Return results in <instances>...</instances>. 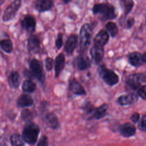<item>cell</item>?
Returning <instances> with one entry per match:
<instances>
[{"label": "cell", "mask_w": 146, "mask_h": 146, "mask_svg": "<svg viewBox=\"0 0 146 146\" xmlns=\"http://www.w3.org/2000/svg\"><path fill=\"white\" fill-rule=\"evenodd\" d=\"M92 12L95 15H98L102 21L113 19L117 17V13L114 6L108 3H98L94 6Z\"/></svg>", "instance_id": "cell-1"}, {"label": "cell", "mask_w": 146, "mask_h": 146, "mask_svg": "<svg viewBox=\"0 0 146 146\" xmlns=\"http://www.w3.org/2000/svg\"><path fill=\"white\" fill-rule=\"evenodd\" d=\"M39 133V127L31 121L26 123L25 124L22 131V136L25 143L30 145H34L38 140Z\"/></svg>", "instance_id": "cell-2"}, {"label": "cell", "mask_w": 146, "mask_h": 146, "mask_svg": "<svg viewBox=\"0 0 146 146\" xmlns=\"http://www.w3.org/2000/svg\"><path fill=\"white\" fill-rule=\"evenodd\" d=\"M92 36V29L88 23L84 24L80 28L79 32V46L82 52H85L88 50Z\"/></svg>", "instance_id": "cell-3"}, {"label": "cell", "mask_w": 146, "mask_h": 146, "mask_svg": "<svg viewBox=\"0 0 146 146\" xmlns=\"http://www.w3.org/2000/svg\"><path fill=\"white\" fill-rule=\"evenodd\" d=\"M97 71L103 80L110 86H115L119 82V75L113 70L106 67L104 64L100 65Z\"/></svg>", "instance_id": "cell-4"}, {"label": "cell", "mask_w": 146, "mask_h": 146, "mask_svg": "<svg viewBox=\"0 0 146 146\" xmlns=\"http://www.w3.org/2000/svg\"><path fill=\"white\" fill-rule=\"evenodd\" d=\"M29 68L34 79L43 83L45 80V75L42 62L37 59L33 58L29 62Z\"/></svg>", "instance_id": "cell-5"}, {"label": "cell", "mask_w": 146, "mask_h": 146, "mask_svg": "<svg viewBox=\"0 0 146 146\" xmlns=\"http://www.w3.org/2000/svg\"><path fill=\"white\" fill-rule=\"evenodd\" d=\"M21 2L22 0H14L7 7L2 15V21L3 22H8L15 16L21 7Z\"/></svg>", "instance_id": "cell-6"}, {"label": "cell", "mask_w": 146, "mask_h": 146, "mask_svg": "<svg viewBox=\"0 0 146 146\" xmlns=\"http://www.w3.org/2000/svg\"><path fill=\"white\" fill-rule=\"evenodd\" d=\"M36 24V22L35 17L30 14L25 15L21 21L22 29L29 33H33L35 31Z\"/></svg>", "instance_id": "cell-7"}, {"label": "cell", "mask_w": 146, "mask_h": 146, "mask_svg": "<svg viewBox=\"0 0 146 146\" xmlns=\"http://www.w3.org/2000/svg\"><path fill=\"white\" fill-rule=\"evenodd\" d=\"M74 65L78 70L80 71H84L90 68L91 66V61L87 55L82 52V54H80L75 58Z\"/></svg>", "instance_id": "cell-8"}, {"label": "cell", "mask_w": 146, "mask_h": 146, "mask_svg": "<svg viewBox=\"0 0 146 146\" xmlns=\"http://www.w3.org/2000/svg\"><path fill=\"white\" fill-rule=\"evenodd\" d=\"M90 55L92 62L95 64H99L102 61L104 55V47L94 44L90 48Z\"/></svg>", "instance_id": "cell-9"}, {"label": "cell", "mask_w": 146, "mask_h": 146, "mask_svg": "<svg viewBox=\"0 0 146 146\" xmlns=\"http://www.w3.org/2000/svg\"><path fill=\"white\" fill-rule=\"evenodd\" d=\"M143 83L140 73L132 74L127 76L125 80L127 86L132 90H137Z\"/></svg>", "instance_id": "cell-10"}, {"label": "cell", "mask_w": 146, "mask_h": 146, "mask_svg": "<svg viewBox=\"0 0 146 146\" xmlns=\"http://www.w3.org/2000/svg\"><path fill=\"white\" fill-rule=\"evenodd\" d=\"M68 89L71 92L76 95L83 96L87 94L82 84L74 78H72L69 80Z\"/></svg>", "instance_id": "cell-11"}, {"label": "cell", "mask_w": 146, "mask_h": 146, "mask_svg": "<svg viewBox=\"0 0 146 146\" xmlns=\"http://www.w3.org/2000/svg\"><path fill=\"white\" fill-rule=\"evenodd\" d=\"M119 131L124 137H130L136 133V128L132 123L127 122L119 125Z\"/></svg>", "instance_id": "cell-12"}, {"label": "cell", "mask_w": 146, "mask_h": 146, "mask_svg": "<svg viewBox=\"0 0 146 146\" xmlns=\"http://www.w3.org/2000/svg\"><path fill=\"white\" fill-rule=\"evenodd\" d=\"M27 48L30 51L35 54H38L40 51V41L37 35L31 34L29 36Z\"/></svg>", "instance_id": "cell-13"}, {"label": "cell", "mask_w": 146, "mask_h": 146, "mask_svg": "<svg viewBox=\"0 0 146 146\" xmlns=\"http://www.w3.org/2000/svg\"><path fill=\"white\" fill-rule=\"evenodd\" d=\"M138 100V96L134 93L121 95L117 99V103L122 106L131 105Z\"/></svg>", "instance_id": "cell-14"}, {"label": "cell", "mask_w": 146, "mask_h": 146, "mask_svg": "<svg viewBox=\"0 0 146 146\" xmlns=\"http://www.w3.org/2000/svg\"><path fill=\"white\" fill-rule=\"evenodd\" d=\"M66 64L65 56L63 53L59 54L55 58L54 61V72L55 77L58 78L60 73L64 69Z\"/></svg>", "instance_id": "cell-15"}, {"label": "cell", "mask_w": 146, "mask_h": 146, "mask_svg": "<svg viewBox=\"0 0 146 146\" xmlns=\"http://www.w3.org/2000/svg\"><path fill=\"white\" fill-rule=\"evenodd\" d=\"M110 39L109 33L107 30L102 29L100 30L94 38V44L104 47Z\"/></svg>", "instance_id": "cell-16"}, {"label": "cell", "mask_w": 146, "mask_h": 146, "mask_svg": "<svg viewBox=\"0 0 146 146\" xmlns=\"http://www.w3.org/2000/svg\"><path fill=\"white\" fill-rule=\"evenodd\" d=\"M78 36L75 34L70 35L67 39L64 44V50L68 55L72 54L76 47Z\"/></svg>", "instance_id": "cell-17"}, {"label": "cell", "mask_w": 146, "mask_h": 146, "mask_svg": "<svg viewBox=\"0 0 146 146\" xmlns=\"http://www.w3.org/2000/svg\"><path fill=\"white\" fill-rule=\"evenodd\" d=\"M129 63L133 67H139L144 63L143 55L137 51H133L130 52L127 55Z\"/></svg>", "instance_id": "cell-18"}, {"label": "cell", "mask_w": 146, "mask_h": 146, "mask_svg": "<svg viewBox=\"0 0 146 146\" xmlns=\"http://www.w3.org/2000/svg\"><path fill=\"white\" fill-rule=\"evenodd\" d=\"M33 104L34 100L33 98L27 94H22L20 95L17 100V105L18 107L21 108L31 107Z\"/></svg>", "instance_id": "cell-19"}, {"label": "cell", "mask_w": 146, "mask_h": 146, "mask_svg": "<svg viewBox=\"0 0 146 146\" xmlns=\"http://www.w3.org/2000/svg\"><path fill=\"white\" fill-rule=\"evenodd\" d=\"M44 121L46 125L52 129H57L59 128L60 123L56 115L50 112L46 115L44 116Z\"/></svg>", "instance_id": "cell-20"}, {"label": "cell", "mask_w": 146, "mask_h": 146, "mask_svg": "<svg viewBox=\"0 0 146 146\" xmlns=\"http://www.w3.org/2000/svg\"><path fill=\"white\" fill-rule=\"evenodd\" d=\"M53 6L52 0H36L35 3V9L39 13L50 10Z\"/></svg>", "instance_id": "cell-21"}, {"label": "cell", "mask_w": 146, "mask_h": 146, "mask_svg": "<svg viewBox=\"0 0 146 146\" xmlns=\"http://www.w3.org/2000/svg\"><path fill=\"white\" fill-rule=\"evenodd\" d=\"M8 79L9 84L12 88H17L21 84V78L19 72L16 70H13L11 71Z\"/></svg>", "instance_id": "cell-22"}, {"label": "cell", "mask_w": 146, "mask_h": 146, "mask_svg": "<svg viewBox=\"0 0 146 146\" xmlns=\"http://www.w3.org/2000/svg\"><path fill=\"white\" fill-rule=\"evenodd\" d=\"M109 108L108 104L107 103H104L101 106L96 107L95 111L92 115V119L96 120H99L106 116L107 113V111Z\"/></svg>", "instance_id": "cell-23"}, {"label": "cell", "mask_w": 146, "mask_h": 146, "mask_svg": "<svg viewBox=\"0 0 146 146\" xmlns=\"http://www.w3.org/2000/svg\"><path fill=\"white\" fill-rule=\"evenodd\" d=\"M96 107L90 101L86 102L82 106V110L83 113L86 116L87 119H92V115L95 111Z\"/></svg>", "instance_id": "cell-24"}, {"label": "cell", "mask_w": 146, "mask_h": 146, "mask_svg": "<svg viewBox=\"0 0 146 146\" xmlns=\"http://www.w3.org/2000/svg\"><path fill=\"white\" fill-rule=\"evenodd\" d=\"M36 89V84L30 79L25 80L22 84V90L26 93H33Z\"/></svg>", "instance_id": "cell-25"}, {"label": "cell", "mask_w": 146, "mask_h": 146, "mask_svg": "<svg viewBox=\"0 0 146 146\" xmlns=\"http://www.w3.org/2000/svg\"><path fill=\"white\" fill-rule=\"evenodd\" d=\"M1 48L6 53H11L13 49V44L11 40L9 38L2 39L0 42Z\"/></svg>", "instance_id": "cell-26"}, {"label": "cell", "mask_w": 146, "mask_h": 146, "mask_svg": "<svg viewBox=\"0 0 146 146\" xmlns=\"http://www.w3.org/2000/svg\"><path fill=\"white\" fill-rule=\"evenodd\" d=\"M10 140L11 144L13 146H23L25 144V141L22 136L17 133H13L10 136Z\"/></svg>", "instance_id": "cell-27"}, {"label": "cell", "mask_w": 146, "mask_h": 146, "mask_svg": "<svg viewBox=\"0 0 146 146\" xmlns=\"http://www.w3.org/2000/svg\"><path fill=\"white\" fill-rule=\"evenodd\" d=\"M21 119L26 123L31 121L34 117V113L29 109L25 108L21 111L20 113Z\"/></svg>", "instance_id": "cell-28"}, {"label": "cell", "mask_w": 146, "mask_h": 146, "mask_svg": "<svg viewBox=\"0 0 146 146\" xmlns=\"http://www.w3.org/2000/svg\"><path fill=\"white\" fill-rule=\"evenodd\" d=\"M120 4L123 10L125 15H127L131 11L134 2L133 0H120Z\"/></svg>", "instance_id": "cell-29"}, {"label": "cell", "mask_w": 146, "mask_h": 146, "mask_svg": "<svg viewBox=\"0 0 146 146\" xmlns=\"http://www.w3.org/2000/svg\"><path fill=\"white\" fill-rule=\"evenodd\" d=\"M106 28L111 36L115 38L118 34V28L116 24L113 22H109L106 25Z\"/></svg>", "instance_id": "cell-30"}, {"label": "cell", "mask_w": 146, "mask_h": 146, "mask_svg": "<svg viewBox=\"0 0 146 146\" xmlns=\"http://www.w3.org/2000/svg\"><path fill=\"white\" fill-rule=\"evenodd\" d=\"M54 60L52 58L47 57L45 59V68L47 71L52 70L54 65Z\"/></svg>", "instance_id": "cell-31"}, {"label": "cell", "mask_w": 146, "mask_h": 146, "mask_svg": "<svg viewBox=\"0 0 146 146\" xmlns=\"http://www.w3.org/2000/svg\"><path fill=\"white\" fill-rule=\"evenodd\" d=\"M138 128L140 131L146 132V115H143L140 120H139Z\"/></svg>", "instance_id": "cell-32"}, {"label": "cell", "mask_w": 146, "mask_h": 146, "mask_svg": "<svg viewBox=\"0 0 146 146\" xmlns=\"http://www.w3.org/2000/svg\"><path fill=\"white\" fill-rule=\"evenodd\" d=\"M63 34L62 33H59L58 34L57 38L55 40V47L58 50H60L63 44Z\"/></svg>", "instance_id": "cell-33"}, {"label": "cell", "mask_w": 146, "mask_h": 146, "mask_svg": "<svg viewBox=\"0 0 146 146\" xmlns=\"http://www.w3.org/2000/svg\"><path fill=\"white\" fill-rule=\"evenodd\" d=\"M137 94L141 99L146 100V84L140 87L137 90Z\"/></svg>", "instance_id": "cell-34"}, {"label": "cell", "mask_w": 146, "mask_h": 146, "mask_svg": "<svg viewBox=\"0 0 146 146\" xmlns=\"http://www.w3.org/2000/svg\"><path fill=\"white\" fill-rule=\"evenodd\" d=\"M48 138L46 135H43L36 144L37 146H48Z\"/></svg>", "instance_id": "cell-35"}, {"label": "cell", "mask_w": 146, "mask_h": 146, "mask_svg": "<svg viewBox=\"0 0 146 146\" xmlns=\"http://www.w3.org/2000/svg\"><path fill=\"white\" fill-rule=\"evenodd\" d=\"M130 119L133 123H135V124L137 123L140 120V114L138 112L133 113L131 115Z\"/></svg>", "instance_id": "cell-36"}, {"label": "cell", "mask_w": 146, "mask_h": 146, "mask_svg": "<svg viewBox=\"0 0 146 146\" xmlns=\"http://www.w3.org/2000/svg\"><path fill=\"white\" fill-rule=\"evenodd\" d=\"M23 74L24 75V76L27 78V79H34V78L33 76V75L31 72V71H30V70H28L26 68H25L23 71Z\"/></svg>", "instance_id": "cell-37"}, {"label": "cell", "mask_w": 146, "mask_h": 146, "mask_svg": "<svg viewBox=\"0 0 146 146\" xmlns=\"http://www.w3.org/2000/svg\"><path fill=\"white\" fill-rule=\"evenodd\" d=\"M134 23H135V20L133 18L130 17L126 20V23H125V27L127 29H130L133 26V25H134Z\"/></svg>", "instance_id": "cell-38"}, {"label": "cell", "mask_w": 146, "mask_h": 146, "mask_svg": "<svg viewBox=\"0 0 146 146\" xmlns=\"http://www.w3.org/2000/svg\"><path fill=\"white\" fill-rule=\"evenodd\" d=\"M141 80L143 83H146V72H141L140 73Z\"/></svg>", "instance_id": "cell-39"}, {"label": "cell", "mask_w": 146, "mask_h": 146, "mask_svg": "<svg viewBox=\"0 0 146 146\" xmlns=\"http://www.w3.org/2000/svg\"><path fill=\"white\" fill-rule=\"evenodd\" d=\"M143 58L144 63H146V51L144 52V53L143 54Z\"/></svg>", "instance_id": "cell-40"}, {"label": "cell", "mask_w": 146, "mask_h": 146, "mask_svg": "<svg viewBox=\"0 0 146 146\" xmlns=\"http://www.w3.org/2000/svg\"><path fill=\"white\" fill-rule=\"evenodd\" d=\"M71 0H62V1L64 3H68L70 1H71Z\"/></svg>", "instance_id": "cell-41"}, {"label": "cell", "mask_w": 146, "mask_h": 146, "mask_svg": "<svg viewBox=\"0 0 146 146\" xmlns=\"http://www.w3.org/2000/svg\"><path fill=\"white\" fill-rule=\"evenodd\" d=\"M145 22H146V19H145Z\"/></svg>", "instance_id": "cell-42"}]
</instances>
